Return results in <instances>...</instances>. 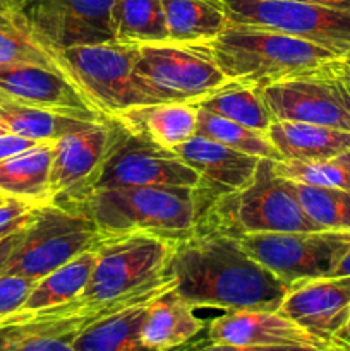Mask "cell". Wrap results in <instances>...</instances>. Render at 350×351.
Returning a JSON list of instances; mask_svg holds the SVG:
<instances>
[{
	"instance_id": "obj_1",
	"label": "cell",
	"mask_w": 350,
	"mask_h": 351,
	"mask_svg": "<svg viewBox=\"0 0 350 351\" xmlns=\"http://www.w3.org/2000/svg\"><path fill=\"white\" fill-rule=\"evenodd\" d=\"M167 273L194 308L280 311L292 290L250 257L239 237L216 230L178 239Z\"/></svg>"
},
{
	"instance_id": "obj_2",
	"label": "cell",
	"mask_w": 350,
	"mask_h": 351,
	"mask_svg": "<svg viewBox=\"0 0 350 351\" xmlns=\"http://www.w3.org/2000/svg\"><path fill=\"white\" fill-rule=\"evenodd\" d=\"M202 45L229 81L257 89L314 72L340 57L312 41L232 21Z\"/></svg>"
},
{
	"instance_id": "obj_3",
	"label": "cell",
	"mask_w": 350,
	"mask_h": 351,
	"mask_svg": "<svg viewBox=\"0 0 350 351\" xmlns=\"http://www.w3.org/2000/svg\"><path fill=\"white\" fill-rule=\"evenodd\" d=\"M75 209L106 239L127 233L182 239L198 228L206 206L198 189L117 187L95 189Z\"/></svg>"
},
{
	"instance_id": "obj_4",
	"label": "cell",
	"mask_w": 350,
	"mask_h": 351,
	"mask_svg": "<svg viewBox=\"0 0 350 351\" xmlns=\"http://www.w3.org/2000/svg\"><path fill=\"white\" fill-rule=\"evenodd\" d=\"M196 230H216L233 237L254 233L321 230L299 204L294 182L278 175L273 160H261L253 182L218 195L202 213Z\"/></svg>"
},
{
	"instance_id": "obj_5",
	"label": "cell",
	"mask_w": 350,
	"mask_h": 351,
	"mask_svg": "<svg viewBox=\"0 0 350 351\" xmlns=\"http://www.w3.org/2000/svg\"><path fill=\"white\" fill-rule=\"evenodd\" d=\"M136 47L132 82L146 105L199 103L229 82L202 43L161 41Z\"/></svg>"
},
{
	"instance_id": "obj_6",
	"label": "cell",
	"mask_w": 350,
	"mask_h": 351,
	"mask_svg": "<svg viewBox=\"0 0 350 351\" xmlns=\"http://www.w3.org/2000/svg\"><path fill=\"white\" fill-rule=\"evenodd\" d=\"M47 51L60 74L105 119H115L132 106L146 105L132 82L136 45L110 41Z\"/></svg>"
},
{
	"instance_id": "obj_7",
	"label": "cell",
	"mask_w": 350,
	"mask_h": 351,
	"mask_svg": "<svg viewBox=\"0 0 350 351\" xmlns=\"http://www.w3.org/2000/svg\"><path fill=\"white\" fill-rule=\"evenodd\" d=\"M95 223L79 209L57 204L38 206L0 274L38 281L105 240Z\"/></svg>"
},
{
	"instance_id": "obj_8",
	"label": "cell",
	"mask_w": 350,
	"mask_h": 351,
	"mask_svg": "<svg viewBox=\"0 0 350 351\" xmlns=\"http://www.w3.org/2000/svg\"><path fill=\"white\" fill-rule=\"evenodd\" d=\"M108 151L96 177L95 189L117 187H191L201 184L199 175L174 149H167L112 119Z\"/></svg>"
},
{
	"instance_id": "obj_9",
	"label": "cell",
	"mask_w": 350,
	"mask_h": 351,
	"mask_svg": "<svg viewBox=\"0 0 350 351\" xmlns=\"http://www.w3.org/2000/svg\"><path fill=\"white\" fill-rule=\"evenodd\" d=\"M244 249L290 288L328 278L350 249V232L254 233L240 237Z\"/></svg>"
},
{
	"instance_id": "obj_10",
	"label": "cell",
	"mask_w": 350,
	"mask_h": 351,
	"mask_svg": "<svg viewBox=\"0 0 350 351\" xmlns=\"http://www.w3.org/2000/svg\"><path fill=\"white\" fill-rule=\"evenodd\" d=\"M119 0H23L19 27L47 50L117 41Z\"/></svg>"
},
{
	"instance_id": "obj_11",
	"label": "cell",
	"mask_w": 350,
	"mask_h": 351,
	"mask_svg": "<svg viewBox=\"0 0 350 351\" xmlns=\"http://www.w3.org/2000/svg\"><path fill=\"white\" fill-rule=\"evenodd\" d=\"M232 23L277 29L335 51H350V12L299 0H220Z\"/></svg>"
},
{
	"instance_id": "obj_12",
	"label": "cell",
	"mask_w": 350,
	"mask_h": 351,
	"mask_svg": "<svg viewBox=\"0 0 350 351\" xmlns=\"http://www.w3.org/2000/svg\"><path fill=\"white\" fill-rule=\"evenodd\" d=\"M112 119H103L55 141L50 167V204L75 209L91 194L112 141Z\"/></svg>"
},
{
	"instance_id": "obj_13",
	"label": "cell",
	"mask_w": 350,
	"mask_h": 351,
	"mask_svg": "<svg viewBox=\"0 0 350 351\" xmlns=\"http://www.w3.org/2000/svg\"><path fill=\"white\" fill-rule=\"evenodd\" d=\"M208 341L235 346H275L338 351L280 311H230L213 319Z\"/></svg>"
},
{
	"instance_id": "obj_14",
	"label": "cell",
	"mask_w": 350,
	"mask_h": 351,
	"mask_svg": "<svg viewBox=\"0 0 350 351\" xmlns=\"http://www.w3.org/2000/svg\"><path fill=\"white\" fill-rule=\"evenodd\" d=\"M280 312L338 351H350L336 339L350 312V276L319 278L295 285Z\"/></svg>"
},
{
	"instance_id": "obj_15",
	"label": "cell",
	"mask_w": 350,
	"mask_h": 351,
	"mask_svg": "<svg viewBox=\"0 0 350 351\" xmlns=\"http://www.w3.org/2000/svg\"><path fill=\"white\" fill-rule=\"evenodd\" d=\"M259 91L275 120L350 130V115L328 82L314 72L273 82Z\"/></svg>"
},
{
	"instance_id": "obj_16",
	"label": "cell",
	"mask_w": 350,
	"mask_h": 351,
	"mask_svg": "<svg viewBox=\"0 0 350 351\" xmlns=\"http://www.w3.org/2000/svg\"><path fill=\"white\" fill-rule=\"evenodd\" d=\"M0 89L57 115L84 122L105 119L91 108L69 79L54 69L27 64L0 65Z\"/></svg>"
},
{
	"instance_id": "obj_17",
	"label": "cell",
	"mask_w": 350,
	"mask_h": 351,
	"mask_svg": "<svg viewBox=\"0 0 350 351\" xmlns=\"http://www.w3.org/2000/svg\"><path fill=\"white\" fill-rule=\"evenodd\" d=\"M174 151L201 178L198 191L206 208L218 195L249 185L261 161V158L226 147L198 134L174 147Z\"/></svg>"
},
{
	"instance_id": "obj_18",
	"label": "cell",
	"mask_w": 350,
	"mask_h": 351,
	"mask_svg": "<svg viewBox=\"0 0 350 351\" xmlns=\"http://www.w3.org/2000/svg\"><path fill=\"white\" fill-rule=\"evenodd\" d=\"M174 287L150 302L141 329L144 345L156 351L184 346L205 329V321L196 315L198 308L184 300Z\"/></svg>"
},
{
	"instance_id": "obj_19",
	"label": "cell",
	"mask_w": 350,
	"mask_h": 351,
	"mask_svg": "<svg viewBox=\"0 0 350 351\" xmlns=\"http://www.w3.org/2000/svg\"><path fill=\"white\" fill-rule=\"evenodd\" d=\"M119 119L127 129L141 134L154 144L174 149L196 134L198 103L165 101L132 106Z\"/></svg>"
},
{
	"instance_id": "obj_20",
	"label": "cell",
	"mask_w": 350,
	"mask_h": 351,
	"mask_svg": "<svg viewBox=\"0 0 350 351\" xmlns=\"http://www.w3.org/2000/svg\"><path fill=\"white\" fill-rule=\"evenodd\" d=\"M268 137L283 160L326 161L350 151V130L316 123L275 120Z\"/></svg>"
},
{
	"instance_id": "obj_21",
	"label": "cell",
	"mask_w": 350,
	"mask_h": 351,
	"mask_svg": "<svg viewBox=\"0 0 350 351\" xmlns=\"http://www.w3.org/2000/svg\"><path fill=\"white\" fill-rule=\"evenodd\" d=\"M54 143H41L0 161V194L33 206L50 204Z\"/></svg>"
},
{
	"instance_id": "obj_22",
	"label": "cell",
	"mask_w": 350,
	"mask_h": 351,
	"mask_svg": "<svg viewBox=\"0 0 350 351\" xmlns=\"http://www.w3.org/2000/svg\"><path fill=\"white\" fill-rule=\"evenodd\" d=\"M148 305L144 302L93 322L72 338V346L75 351H156L141 338Z\"/></svg>"
},
{
	"instance_id": "obj_23",
	"label": "cell",
	"mask_w": 350,
	"mask_h": 351,
	"mask_svg": "<svg viewBox=\"0 0 350 351\" xmlns=\"http://www.w3.org/2000/svg\"><path fill=\"white\" fill-rule=\"evenodd\" d=\"M167 17L168 41L205 43L229 24L220 0H161Z\"/></svg>"
},
{
	"instance_id": "obj_24",
	"label": "cell",
	"mask_w": 350,
	"mask_h": 351,
	"mask_svg": "<svg viewBox=\"0 0 350 351\" xmlns=\"http://www.w3.org/2000/svg\"><path fill=\"white\" fill-rule=\"evenodd\" d=\"M88 123L91 122L38 108L0 89V125L5 127L10 134L38 143H55L65 134L81 129Z\"/></svg>"
},
{
	"instance_id": "obj_25",
	"label": "cell",
	"mask_w": 350,
	"mask_h": 351,
	"mask_svg": "<svg viewBox=\"0 0 350 351\" xmlns=\"http://www.w3.org/2000/svg\"><path fill=\"white\" fill-rule=\"evenodd\" d=\"M96 263V249L82 252L36 281L19 312H40L75 300L84 291Z\"/></svg>"
},
{
	"instance_id": "obj_26",
	"label": "cell",
	"mask_w": 350,
	"mask_h": 351,
	"mask_svg": "<svg viewBox=\"0 0 350 351\" xmlns=\"http://www.w3.org/2000/svg\"><path fill=\"white\" fill-rule=\"evenodd\" d=\"M199 106L261 134H268L275 122L259 89L233 81L202 98Z\"/></svg>"
},
{
	"instance_id": "obj_27",
	"label": "cell",
	"mask_w": 350,
	"mask_h": 351,
	"mask_svg": "<svg viewBox=\"0 0 350 351\" xmlns=\"http://www.w3.org/2000/svg\"><path fill=\"white\" fill-rule=\"evenodd\" d=\"M196 134L215 143L223 144L232 149L242 151L250 156L261 158V160L281 161V154L270 141L268 134H261L257 130L247 129L240 123L220 117L216 113L208 112L199 106L198 103V123H196Z\"/></svg>"
},
{
	"instance_id": "obj_28",
	"label": "cell",
	"mask_w": 350,
	"mask_h": 351,
	"mask_svg": "<svg viewBox=\"0 0 350 351\" xmlns=\"http://www.w3.org/2000/svg\"><path fill=\"white\" fill-rule=\"evenodd\" d=\"M117 41L126 45L168 41L163 2L161 0H119Z\"/></svg>"
},
{
	"instance_id": "obj_29",
	"label": "cell",
	"mask_w": 350,
	"mask_h": 351,
	"mask_svg": "<svg viewBox=\"0 0 350 351\" xmlns=\"http://www.w3.org/2000/svg\"><path fill=\"white\" fill-rule=\"evenodd\" d=\"M299 204L321 230L350 232V191L294 182Z\"/></svg>"
},
{
	"instance_id": "obj_30",
	"label": "cell",
	"mask_w": 350,
	"mask_h": 351,
	"mask_svg": "<svg viewBox=\"0 0 350 351\" xmlns=\"http://www.w3.org/2000/svg\"><path fill=\"white\" fill-rule=\"evenodd\" d=\"M278 175L292 182L316 187H336L350 191V171L340 167L335 160L326 161H275Z\"/></svg>"
},
{
	"instance_id": "obj_31",
	"label": "cell",
	"mask_w": 350,
	"mask_h": 351,
	"mask_svg": "<svg viewBox=\"0 0 350 351\" xmlns=\"http://www.w3.org/2000/svg\"><path fill=\"white\" fill-rule=\"evenodd\" d=\"M40 65L58 71L54 58L21 27H0V65ZM60 72V71H58Z\"/></svg>"
},
{
	"instance_id": "obj_32",
	"label": "cell",
	"mask_w": 350,
	"mask_h": 351,
	"mask_svg": "<svg viewBox=\"0 0 350 351\" xmlns=\"http://www.w3.org/2000/svg\"><path fill=\"white\" fill-rule=\"evenodd\" d=\"M34 285L36 281L31 278L0 274V326L7 317L23 308Z\"/></svg>"
},
{
	"instance_id": "obj_33",
	"label": "cell",
	"mask_w": 350,
	"mask_h": 351,
	"mask_svg": "<svg viewBox=\"0 0 350 351\" xmlns=\"http://www.w3.org/2000/svg\"><path fill=\"white\" fill-rule=\"evenodd\" d=\"M36 208L38 206L30 204V202L10 197L3 204H0V239L24 228L33 219Z\"/></svg>"
},
{
	"instance_id": "obj_34",
	"label": "cell",
	"mask_w": 350,
	"mask_h": 351,
	"mask_svg": "<svg viewBox=\"0 0 350 351\" xmlns=\"http://www.w3.org/2000/svg\"><path fill=\"white\" fill-rule=\"evenodd\" d=\"M338 58L328 62V64H325L323 67L316 69L314 74L328 82L329 88H331L333 93L336 95V98L340 99L343 108H345L347 113L350 115V77L340 69Z\"/></svg>"
},
{
	"instance_id": "obj_35",
	"label": "cell",
	"mask_w": 350,
	"mask_h": 351,
	"mask_svg": "<svg viewBox=\"0 0 350 351\" xmlns=\"http://www.w3.org/2000/svg\"><path fill=\"white\" fill-rule=\"evenodd\" d=\"M38 144L41 143L17 136V134H3V136H0V161L14 156V154L23 153V151L30 149V147L38 146Z\"/></svg>"
},
{
	"instance_id": "obj_36",
	"label": "cell",
	"mask_w": 350,
	"mask_h": 351,
	"mask_svg": "<svg viewBox=\"0 0 350 351\" xmlns=\"http://www.w3.org/2000/svg\"><path fill=\"white\" fill-rule=\"evenodd\" d=\"M23 0H0V27H19Z\"/></svg>"
},
{
	"instance_id": "obj_37",
	"label": "cell",
	"mask_w": 350,
	"mask_h": 351,
	"mask_svg": "<svg viewBox=\"0 0 350 351\" xmlns=\"http://www.w3.org/2000/svg\"><path fill=\"white\" fill-rule=\"evenodd\" d=\"M192 351H318L312 348H275V346H235L222 345V343H209Z\"/></svg>"
},
{
	"instance_id": "obj_38",
	"label": "cell",
	"mask_w": 350,
	"mask_h": 351,
	"mask_svg": "<svg viewBox=\"0 0 350 351\" xmlns=\"http://www.w3.org/2000/svg\"><path fill=\"white\" fill-rule=\"evenodd\" d=\"M26 226H24V228H26ZM24 228L9 233V235H5L0 239V271H2V267L5 266V263L9 261L10 254L14 252V249L17 247V243H19L21 239H23Z\"/></svg>"
},
{
	"instance_id": "obj_39",
	"label": "cell",
	"mask_w": 350,
	"mask_h": 351,
	"mask_svg": "<svg viewBox=\"0 0 350 351\" xmlns=\"http://www.w3.org/2000/svg\"><path fill=\"white\" fill-rule=\"evenodd\" d=\"M342 276H350V249L343 254L342 259L338 261V264L335 266V269L331 271L328 278H342Z\"/></svg>"
},
{
	"instance_id": "obj_40",
	"label": "cell",
	"mask_w": 350,
	"mask_h": 351,
	"mask_svg": "<svg viewBox=\"0 0 350 351\" xmlns=\"http://www.w3.org/2000/svg\"><path fill=\"white\" fill-rule=\"evenodd\" d=\"M299 2L316 3V5H325V7H331V9L349 10L350 12V0H299Z\"/></svg>"
},
{
	"instance_id": "obj_41",
	"label": "cell",
	"mask_w": 350,
	"mask_h": 351,
	"mask_svg": "<svg viewBox=\"0 0 350 351\" xmlns=\"http://www.w3.org/2000/svg\"><path fill=\"white\" fill-rule=\"evenodd\" d=\"M336 339H338L340 343H343V345H347L350 348V312H349V317H347V322L343 324V328L340 329Z\"/></svg>"
},
{
	"instance_id": "obj_42",
	"label": "cell",
	"mask_w": 350,
	"mask_h": 351,
	"mask_svg": "<svg viewBox=\"0 0 350 351\" xmlns=\"http://www.w3.org/2000/svg\"><path fill=\"white\" fill-rule=\"evenodd\" d=\"M335 161L340 165V167H343V168H345V170L350 171V151H347V153L340 154L338 158H335Z\"/></svg>"
},
{
	"instance_id": "obj_43",
	"label": "cell",
	"mask_w": 350,
	"mask_h": 351,
	"mask_svg": "<svg viewBox=\"0 0 350 351\" xmlns=\"http://www.w3.org/2000/svg\"><path fill=\"white\" fill-rule=\"evenodd\" d=\"M338 65H340V69H342V71L345 72V74L350 77V58L340 57L338 58Z\"/></svg>"
},
{
	"instance_id": "obj_44",
	"label": "cell",
	"mask_w": 350,
	"mask_h": 351,
	"mask_svg": "<svg viewBox=\"0 0 350 351\" xmlns=\"http://www.w3.org/2000/svg\"><path fill=\"white\" fill-rule=\"evenodd\" d=\"M3 134H10V132H9V130L5 129V127L0 125V136H3Z\"/></svg>"
},
{
	"instance_id": "obj_45",
	"label": "cell",
	"mask_w": 350,
	"mask_h": 351,
	"mask_svg": "<svg viewBox=\"0 0 350 351\" xmlns=\"http://www.w3.org/2000/svg\"><path fill=\"white\" fill-rule=\"evenodd\" d=\"M7 199H9V197H5V195H2V194H0V204H3V202H5Z\"/></svg>"
},
{
	"instance_id": "obj_46",
	"label": "cell",
	"mask_w": 350,
	"mask_h": 351,
	"mask_svg": "<svg viewBox=\"0 0 350 351\" xmlns=\"http://www.w3.org/2000/svg\"><path fill=\"white\" fill-rule=\"evenodd\" d=\"M345 57H347V58H350V51H349V53H347V55H345Z\"/></svg>"
}]
</instances>
